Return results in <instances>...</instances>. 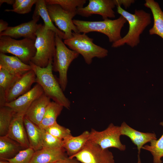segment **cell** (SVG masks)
Here are the masks:
<instances>
[{"instance_id":"cell-1","label":"cell","mask_w":163,"mask_h":163,"mask_svg":"<svg viewBox=\"0 0 163 163\" xmlns=\"http://www.w3.org/2000/svg\"><path fill=\"white\" fill-rule=\"evenodd\" d=\"M117 13L128 22L129 29L127 34L120 40L113 43L111 46L117 48L126 44L131 47H134L139 43L141 34L151 24V14L143 10L137 9L132 14L120 5L117 6Z\"/></svg>"},{"instance_id":"cell-2","label":"cell","mask_w":163,"mask_h":163,"mask_svg":"<svg viewBox=\"0 0 163 163\" xmlns=\"http://www.w3.org/2000/svg\"><path fill=\"white\" fill-rule=\"evenodd\" d=\"M53 62L44 68L37 66L30 62L29 64L36 76V82L42 87L44 93L53 101L69 109L70 102L64 95L59 82L53 73Z\"/></svg>"},{"instance_id":"cell-3","label":"cell","mask_w":163,"mask_h":163,"mask_svg":"<svg viewBox=\"0 0 163 163\" xmlns=\"http://www.w3.org/2000/svg\"><path fill=\"white\" fill-rule=\"evenodd\" d=\"M73 22L77 27L78 33L87 34L97 32L107 36L109 41L113 43L122 38L121 32L126 19L120 15L116 19H107L101 21H90L73 19Z\"/></svg>"},{"instance_id":"cell-4","label":"cell","mask_w":163,"mask_h":163,"mask_svg":"<svg viewBox=\"0 0 163 163\" xmlns=\"http://www.w3.org/2000/svg\"><path fill=\"white\" fill-rule=\"evenodd\" d=\"M56 33L40 24L36 33V54L30 62L42 68L53 62L56 50Z\"/></svg>"},{"instance_id":"cell-5","label":"cell","mask_w":163,"mask_h":163,"mask_svg":"<svg viewBox=\"0 0 163 163\" xmlns=\"http://www.w3.org/2000/svg\"><path fill=\"white\" fill-rule=\"evenodd\" d=\"M93 40L86 34L73 32L72 37L64 40V43L69 49L81 54L85 63L90 65L94 58H104L108 53L107 49L94 44Z\"/></svg>"},{"instance_id":"cell-6","label":"cell","mask_w":163,"mask_h":163,"mask_svg":"<svg viewBox=\"0 0 163 163\" xmlns=\"http://www.w3.org/2000/svg\"><path fill=\"white\" fill-rule=\"evenodd\" d=\"M55 43L56 50L52 62L53 70L58 72V82L64 91L68 83V69L71 63L79 54L67 47L62 39L56 34Z\"/></svg>"},{"instance_id":"cell-7","label":"cell","mask_w":163,"mask_h":163,"mask_svg":"<svg viewBox=\"0 0 163 163\" xmlns=\"http://www.w3.org/2000/svg\"><path fill=\"white\" fill-rule=\"evenodd\" d=\"M35 40L28 38L16 40L7 36L0 37V52L13 54L29 64L36 53Z\"/></svg>"},{"instance_id":"cell-8","label":"cell","mask_w":163,"mask_h":163,"mask_svg":"<svg viewBox=\"0 0 163 163\" xmlns=\"http://www.w3.org/2000/svg\"><path fill=\"white\" fill-rule=\"evenodd\" d=\"M121 135L120 126L111 123L106 129L102 131L91 129L89 140L99 145L103 149L114 148L123 151L126 150V146L120 141Z\"/></svg>"},{"instance_id":"cell-9","label":"cell","mask_w":163,"mask_h":163,"mask_svg":"<svg viewBox=\"0 0 163 163\" xmlns=\"http://www.w3.org/2000/svg\"><path fill=\"white\" fill-rule=\"evenodd\" d=\"M70 158H75L81 163H115L111 152L89 140L79 152Z\"/></svg>"},{"instance_id":"cell-10","label":"cell","mask_w":163,"mask_h":163,"mask_svg":"<svg viewBox=\"0 0 163 163\" xmlns=\"http://www.w3.org/2000/svg\"><path fill=\"white\" fill-rule=\"evenodd\" d=\"M46 7L52 21L65 34L64 40L72 37V31L78 33L77 28L74 24L72 19L77 14L76 12L66 11L57 4L46 5Z\"/></svg>"},{"instance_id":"cell-11","label":"cell","mask_w":163,"mask_h":163,"mask_svg":"<svg viewBox=\"0 0 163 163\" xmlns=\"http://www.w3.org/2000/svg\"><path fill=\"white\" fill-rule=\"evenodd\" d=\"M117 6V0H89L85 7L77 8L76 13L81 16L88 17L94 14L101 16L103 20L115 17L113 8Z\"/></svg>"},{"instance_id":"cell-12","label":"cell","mask_w":163,"mask_h":163,"mask_svg":"<svg viewBox=\"0 0 163 163\" xmlns=\"http://www.w3.org/2000/svg\"><path fill=\"white\" fill-rule=\"evenodd\" d=\"M35 82L36 76L32 70L23 75L5 92L6 103L14 101L28 91Z\"/></svg>"},{"instance_id":"cell-13","label":"cell","mask_w":163,"mask_h":163,"mask_svg":"<svg viewBox=\"0 0 163 163\" xmlns=\"http://www.w3.org/2000/svg\"><path fill=\"white\" fill-rule=\"evenodd\" d=\"M43 93L42 87L37 83L28 91L14 101L6 103L4 106L11 108L16 113L25 114L33 102Z\"/></svg>"},{"instance_id":"cell-14","label":"cell","mask_w":163,"mask_h":163,"mask_svg":"<svg viewBox=\"0 0 163 163\" xmlns=\"http://www.w3.org/2000/svg\"><path fill=\"white\" fill-rule=\"evenodd\" d=\"M39 19H34L27 22L14 27H8L0 33V37L7 36L13 38L21 37L35 40L36 33L40 24H37Z\"/></svg>"},{"instance_id":"cell-15","label":"cell","mask_w":163,"mask_h":163,"mask_svg":"<svg viewBox=\"0 0 163 163\" xmlns=\"http://www.w3.org/2000/svg\"><path fill=\"white\" fill-rule=\"evenodd\" d=\"M25 115L24 113H15L7 135L18 143L24 149L30 147L24 122Z\"/></svg>"},{"instance_id":"cell-16","label":"cell","mask_w":163,"mask_h":163,"mask_svg":"<svg viewBox=\"0 0 163 163\" xmlns=\"http://www.w3.org/2000/svg\"><path fill=\"white\" fill-rule=\"evenodd\" d=\"M120 128L121 135L129 137L137 146L139 155L140 154L142 147L145 144L153 140L157 139L155 133H143L137 131L129 126L124 122L122 123Z\"/></svg>"},{"instance_id":"cell-17","label":"cell","mask_w":163,"mask_h":163,"mask_svg":"<svg viewBox=\"0 0 163 163\" xmlns=\"http://www.w3.org/2000/svg\"><path fill=\"white\" fill-rule=\"evenodd\" d=\"M68 157L63 148H42L35 151L30 163H55Z\"/></svg>"},{"instance_id":"cell-18","label":"cell","mask_w":163,"mask_h":163,"mask_svg":"<svg viewBox=\"0 0 163 163\" xmlns=\"http://www.w3.org/2000/svg\"><path fill=\"white\" fill-rule=\"evenodd\" d=\"M0 67L13 75H22L32 70L29 64H26L15 56H9L0 53Z\"/></svg>"},{"instance_id":"cell-19","label":"cell","mask_w":163,"mask_h":163,"mask_svg":"<svg viewBox=\"0 0 163 163\" xmlns=\"http://www.w3.org/2000/svg\"><path fill=\"white\" fill-rule=\"evenodd\" d=\"M50 99L43 93L31 104L26 111L25 116L38 126L43 119Z\"/></svg>"},{"instance_id":"cell-20","label":"cell","mask_w":163,"mask_h":163,"mask_svg":"<svg viewBox=\"0 0 163 163\" xmlns=\"http://www.w3.org/2000/svg\"><path fill=\"white\" fill-rule=\"evenodd\" d=\"M89 132L85 131L79 136H73L71 135L62 140L63 148L69 157H72L83 149L89 140Z\"/></svg>"},{"instance_id":"cell-21","label":"cell","mask_w":163,"mask_h":163,"mask_svg":"<svg viewBox=\"0 0 163 163\" xmlns=\"http://www.w3.org/2000/svg\"><path fill=\"white\" fill-rule=\"evenodd\" d=\"M144 5L151 10L153 18V26L149 30V34L157 35L163 39V12L158 3L154 0H145Z\"/></svg>"},{"instance_id":"cell-22","label":"cell","mask_w":163,"mask_h":163,"mask_svg":"<svg viewBox=\"0 0 163 163\" xmlns=\"http://www.w3.org/2000/svg\"><path fill=\"white\" fill-rule=\"evenodd\" d=\"M40 17L43 20L44 25L46 29L54 31L61 39H64L65 34L53 24L49 14L44 0H37L35 4L32 19H39Z\"/></svg>"},{"instance_id":"cell-23","label":"cell","mask_w":163,"mask_h":163,"mask_svg":"<svg viewBox=\"0 0 163 163\" xmlns=\"http://www.w3.org/2000/svg\"><path fill=\"white\" fill-rule=\"evenodd\" d=\"M23 149L18 143L7 135L0 136V160L12 158Z\"/></svg>"},{"instance_id":"cell-24","label":"cell","mask_w":163,"mask_h":163,"mask_svg":"<svg viewBox=\"0 0 163 163\" xmlns=\"http://www.w3.org/2000/svg\"><path fill=\"white\" fill-rule=\"evenodd\" d=\"M24 122L30 147L35 151L42 148L41 129L30 120L25 115Z\"/></svg>"},{"instance_id":"cell-25","label":"cell","mask_w":163,"mask_h":163,"mask_svg":"<svg viewBox=\"0 0 163 163\" xmlns=\"http://www.w3.org/2000/svg\"><path fill=\"white\" fill-rule=\"evenodd\" d=\"M63 107L54 101H50L47 106L43 119L38 126L41 129L46 128L57 122L56 120Z\"/></svg>"},{"instance_id":"cell-26","label":"cell","mask_w":163,"mask_h":163,"mask_svg":"<svg viewBox=\"0 0 163 163\" xmlns=\"http://www.w3.org/2000/svg\"><path fill=\"white\" fill-rule=\"evenodd\" d=\"M160 125L163 126V122ZM142 149L149 152L153 157V163H162L163 157V134L158 139H154L150 142V145H144Z\"/></svg>"},{"instance_id":"cell-27","label":"cell","mask_w":163,"mask_h":163,"mask_svg":"<svg viewBox=\"0 0 163 163\" xmlns=\"http://www.w3.org/2000/svg\"><path fill=\"white\" fill-rule=\"evenodd\" d=\"M15 112L5 106L0 107V136L7 135Z\"/></svg>"},{"instance_id":"cell-28","label":"cell","mask_w":163,"mask_h":163,"mask_svg":"<svg viewBox=\"0 0 163 163\" xmlns=\"http://www.w3.org/2000/svg\"><path fill=\"white\" fill-rule=\"evenodd\" d=\"M46 5L57 4L64 10L71 12H76L77 8L84 7L86 0H45Z\"/></svg>"},{"instance_id":"cell-29","label":"cell","mask_w":163,"mask_h":163,"mask_svg":"<svg viewBox=\"0 0 163 163\" xmlns=\"http://www.w3.org/2000/svg\"><path fill=\"white\" fill-rule=\"evenodd\" d=\"M22 75L12 74L0 67V88L5 93Z\"/></svg>"},{"instance_id":"cell-30","label":"cell","mask_w":163,"mask_h":163,"mask_svg":"<svg viewBox=\"0 0 163 163\" xmlns=\"http://www.w3.org/2000/svg\"><path fill=\"white\" fill-rule=\"evenodd\" d=\"M42 148H63V140L59 139L41 129Z\"/></svg>"},{"instance_id":"cell-31","label":"cell","mask_w":163,"mask_h":163,"mask_svg":"<svg viewBox=\"0 0 163 163\" xmlns=\"http://www.w3.org/2000/svg\"><path fill=\"white\" fill-rule=\"evenodd\" d=\"M34 150L29 147L20 151L14 157L5 160L10 163H30Z\"/></svg>"},{"instance_id":"cell-32","label":"cell","mask_w":163,"mask_h":163,"mask_svg":"<svg viewBox=\"0 0 163 163\" xmlns=\"http://www.w3.org/2000/svg\"><path fill=\"white\" fill-rule=\"evenodd\" d=\"M44 129L51 135L62 140L72 135L69 129L61 126L57 122Z\"/></svg>"},{"instance_id":"cell-33","label":"cell","mask_w":163,"mask_h":163,"mask_svg":"<svg viewBox=\"0 0 163 163\" xmlns=\"http://www.w3.org/2000/svg\"><path fill=\"white\" fill-rule=\"evenodd\" d=\"M37 1V0H24L17 8L15 9H6L5 11L14 12L21 14L28 13L31 11L32 7L34 4H35Z\"/></svg>"},{"instance_id":"cell-34","label":"cell","mask_w":163,"mask_h":163,"mask_svg":"<svg viewBox=\"0 0 163 163\" xmlns=\"http://www.w3.org/2000/svg\"><path fill=\"white\" fill-rule=\"evenodd\" d=\"M118 5L121 6L123 5L126 9L129 7L132 4L135 2L134 0H117Z\"/></svg>"},{"instance_id":"cell-35","label":"cell","mask_w":163,"mask_h":163,"mask_svg":"<svg viewBox=\"0 0 163 163\" xmlns=\"http://www.w3.org/2000/svg\"><path fill=\"white\" fill-rule=\"evenodd\" d=\"M55 163H81L75 158H71L68 157L65 159L59 161Z\"/></svg>"},{"instance_id":"cell-36","label":"cell","mask_w":163,"mask_h":163,"mask_svg":"<svg viewBox=\"0 0 163 163\" xmlns=\"http://www.w3.org/2000/svg\"><path fill=\"white\" fill-rule=\"evenodd\" d=\"M8 27V23L2 19L0 20V33L5 30Z\"/></svg>"},{"instance_id":"cell-37","label":"cell","mask_w":163,"mask_h":163,"mask_svg":"<svg viewBox=\"0 0 163 163\" xmlns=\"http://www.w3.org/2000/svg\"><path fill=\"white\" fill-rule=\"evenodd\" d=\"M24 1V0H15L12 5V9H15L18 8Z\"/></svg>"},{"instance_id":"cell-38","label":"cell","mask_w":163,"mask_h":163,"mask_svg":"<svg viewBox=\"0 0 163 163\" xmlns=\"http://www.w3.org/2000/svg\"><path fill=\"white\" fill-rule=\"evenodd\" d=\"M14 0H0V6L4 3H5L8 5H13L15 2Z\"/></svg>"},{"instance_id":"cell-39","label":"cell","mask_w":163,"mask_h":163,"mask_svg":"<svg viewBox=\"0 0 163 163\" xmlns=\"http://www.w3.org/2000/svg\"><path fill=\"white\" fill-rule=\"evenodd\" d=\"M0 163H10L9 162L6 160H0Z\"/></svg>"},{"instance_id":"cell-40","label":"cell","mask_w":163,"mask_h":163,"mask_svg":"<svg viewBox=\"0 0 163 163\" xmlns=\"http://www.w3.org/2000/svg\"><path fill=\"white\" fill-rule=\"evenodd\" d=\"M138 162L137 163H141V160H140V155H138Z\"/></svg>"}]
</instances>
